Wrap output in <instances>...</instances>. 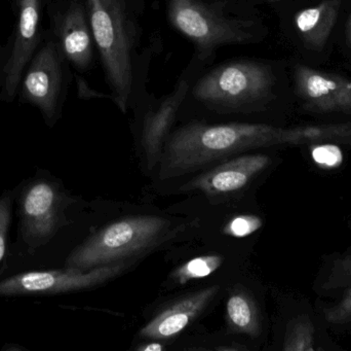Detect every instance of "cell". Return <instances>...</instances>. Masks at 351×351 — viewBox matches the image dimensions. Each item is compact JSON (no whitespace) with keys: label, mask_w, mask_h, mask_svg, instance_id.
Masks as SVG:
<instances>
[{"label":"cell","mask_w":351,"mask_h":351,"mask_svg":"<svg viewBox=\"0 0 351 351\" xmlns=\"http://www.w3.org/2000/svg\"><path fill=\"white\" fill-rule=\"evenodd\" d=\"M280 131L265 124L185 126L167 138L160 179L182 177L245 150L280 146Z\"/></svg>","instance_id":"6da1fadb"},{"label":"cell","mask_w":351,"mask_h":351,"mask_svg":"<svg viewBox=\"0 0 351 351\" xmlns=\"http://www.w3.org/2000/svg\"><path fill=\"white\" fill-rule=\"evenodd\" d=\"M175 234L172 222L162 216H136L115 220L76 247L66 262V269L86 272L121 263L150 251Z\"/></svg>","instance_id":"7a4b0ae2"},{"label":"cell","mask_w":351,"mask_h":351,"mask_svg":"<svg viewBox=\"0 0 351 351\" xmlns=\"http://www.w3.org/2000/svg\"><path fill=\"white\" fill-rule=\"evenodd\" d=\"M90 27L113 100L125 113L133 86V27L125 0H86Z\"/></svg>","instance_id":"3957f363"},{"label":"cell","mask_w":351,"mask_h":351,"mask_svg":"<svg viewBox=\"0 0 351 351\" xmlns=\"http://www.w3.org/2000/svg\"><path fill=\"white\" fill-rule=\"evenodd\" d=\"M274 84L271 69L257 62H234L206 74L196 84L198 100L220 106H247L270 96Z\"/></svg>","instance_id":"277c9868"},{"label":"cell","mask_w":351,"mask_h":351,"mask_svg":"<svg viewBox=\"0 0 351 351\" xmlns=\"http://www.w3.org/2000/svg\"><path fill=\"white\" fill-rule=\"evenodd\" d=\"M169 19L178 31L202 51L247 43L253 39L251 22L225 18L200 0H170Z\"/></svg>","instance_id":"5b68a950"},{"label":"cell","mask_w":351,"mask_h":351,"mask_svg":"<svg viewBox=\"0 0 351 351\" xmlns=\"http://www.w3.org/2000/svg\"><path fill=\"white\" fill-rule=\"evenodd\" d=\"M65 194L55 181L37 179L20 198L21 231L29 251L47 245L65 224Z\"/></svg>","instance_id":"8992f818"},{"label":"cell","mask_w":351,"mask_h":351,"mask_svg":"<svg viewBox=\"0 0 351 351\" xmlns=\"http://www.w3.org/2000/svg\"><path fill=\"white\" fill-rule=\"evenodd\" d=\"M125 262L101 266L86 272L74 270L21 273L0 282V297L47 296L88 290L119 275Z\"/></svg>","instance_id":"52a82bcc"},{"label":"cell","mask_w":351,"mask_h":351,"mask_svg":"<svg viewBox=\"0 0 351 351\" xmlns=\"http://www.w3.org/2000/svg\"><path fill=\"white\" fill-rule=\"evenodd\" d=\"M271 163L266 155H243L221 163L194 177L183 185V191H196L208 197L233 195L249 187Z\"/></svg>","instance_id":"ba28073f"},{"label":"cell","mask_w":351,"mask_h":351,"mask_svg":"<svg viewBox=\"0 0 351 351\" xmlns=\"http://www.w3.org/2000/svg\"><path fill=\"white\" fill-rule=\"evenodd\" d=\"M295 90L305 107L315 113L351 115V80L306 65L294 69Z\"/></svg>","instance_id":"9c48e42d"},{"label":"cell","mask_w":351,"mask_h":351,"mask_svg":"<svg viewBox=\"0 0 351 351\" xmlns=\"http://www.w3.org/2000/svg\"><path fill=\"white\" fill-rule=\"evenodd\" d=\"M220 290L216 284L181 297L148 321L140 331V337L156 341L176 337L208 308Z\"/></svg>","instance_id":"30bf717a"},{"label":"cell","mask_w":351,"mask_h":351,"mask_svg":"<svg viewBox=\"0 0 351 351\" xmlns=\"http://www.w3.org/2000/svg\"><path fill=\"white\" fill-rule=\"evenodd\" d=\"M61 82L57 49L53 43H47L37 54L24 82L25 97L41 109L47 121L55 117Z\"/></svg>","instance_id":"8fae6325"},{"label":"cell","mask_w":351,"mask_h":351,"mask_svg":"<svg viewBox=\"0 0 351 351\" xmlns=\"http://www.w3.org/2000/svg\"><path fill=\"white\" fill-rule=\"evenodd\" d=\"M40 0H20V19L10 61L4 69V93L14 96L23 69L34 52L38 36Z\"/></svg>","instance_id":"7c38bea8"},{"label":"cell","mask_w":351,"mask_h":351,"mask_svg":"<svg viewBox=\"0 0 351 351\" xmlns=\"http://www.w3.org/2000/svg\"><path fill=\"white\" fill-rule=\"evenodd\" d=\"M187 91V82L181 80L174 92L160 103L156 111H150L146 115L142 144L150 169H154L160 162L169 131L174 123L176 113L179 111Z\"/></svg>","instance_id":"4fadbf2b"},{"label":"cell","mask_w":351,"mask_h":351,"mask_svg":"<svg viewBox=\"0 0 351 351\" xmlns=\"http://www.w3.org/2000/svg\"><path fill=\"white\" fill-rule=\"evenodd\" d=\"M341 0H323L304 8L295 16V25L308 49L319 51L325 47L337 22Z\"/></svg>","instance_id":"5bb4252c"},{"label":"cell","mask_w":351,"mask_h":351,"mask_svg":"<svg viewBox=\"0 0 351 351\" xmlns=\"http://www.w3.org/2000/svg\"><path fill=\"white\" fill-rule=\"evenodd\" d=\"M62 47L68 59L80 69L88 67L93 58L92 33L84 8L72 4L62 24Z\"/></svg>","instance_id":"9a60e30c"},{"label":"cell","mask_w":351,"mask_h":351,"mask_svg":"<svg viewBox=\"0 0 351 351\" xmlns=\"http://www.w3.org/2000/svg\"><path fill=\"white\" fill-rule=\"evenodd\" d=\"M229 326L237 333L257 337L261 332L259 311L254 299L243 290H234L226 302Z\"/></svg>","instance_id":"2e32d148"},{"label":"cell","mask_w":351,"mask_h":351,"mask_svg":"<svg viewBox=\"0 0 351 351\" xmlns=\"http://www.w3.org/2000/svg\"><path fill=\"white\" fill-rule=\"evenodd\" d=\"M351 140V123L329 124V125L301 126L282 129L280 135V144L302 146L324 141Z\"/></svg>","instance_id":"e0dca14e"},{"label":"cell","mask_w":351,"mask_h":351,"mask_svg":"<svg viewBox=\"0 0 351 351\" xmlns=\"http://www.w3.org/2000/svg\"><path fill=\"white\" fill-rule=\"evenodd\" d=\"M317 348L315 341V328L311 319L305 315L293 319L289 325L288 331L285 336V351H315Z\"/></svg>","instance_id":"ac0fdd59"},{"label":"cell","mask_w":351,"mask_h":351,"mask_svg":"<svg viewBox=\"0 0 351 351\" xmlns=\"http://www.w3.org/2000/svg\"><path fill=\"white\" fill-rule=\"evenodd\" d=\"M222 258L215 255L194 258L177 268L171 278L177 284H185L191 280H200L216 271L222 265Z\"/></svg>","instance_id":"d6986e66"},{"label":"cell","mask_w":351,"mask_h":351,"mask_svg":"<svg viewBox=\"0 0 351 351\" xmlns=\"http://www.w3.org/2000/svg\"><path fill=\"white\" fill-rule=\"evenodd\" d=\"M322 286L327 291L351 286V253L340 256L332 262Z\"/></svg>","instance_id":"ffe728a7"},{"label":"cell","mask_w":351,"mask_h":351,"mask_svg":"<svg viewBox=\"0 0 351 351\" xmlns=\"http://www.w3.org/2000/svg\"><path fill=\"white\" fill-rule=\"evenodd\" d=\"M324 317L328 323L334 326H346L351 324V286L346 288L337 302L324 310Z\"/></svg>","instance_id":"44dd1931"},{"label":"cell","mask_w":351,"mask_h":351,"mask_svg":"<svg viewBox=\"0 0 351 351\" xmlns=\"http://www.w3.org/2000/svg\"><path fill=\"white\" fill-rule=\"evenodd\" d=\"M10 214H12L10 195L0 196V271L5 265Z\"/></svg>","instance_id":"7402d4cb"},{"label":"cell","mask_w":351,"mask_h":351,"mask_svg":"<svg viewBox=\"0 0 351 351\" xmlns=\"http://www.w3.org/2000/svg\"><path fill=\"white\" fill-rule=\"evenodd\" d=\"M261 226V218L254 216H241L228 223L225 232L235 237L249 236Z\"/></svg>","instance_id":"603a6c76"},{"label":"cell","mask_w":351,"mask_h":351,"mask_svg":"<svg viewBox=\"0 0 351 351\" xmlns=\"http://www.w3.org/2000/svg\"><path fill=\"white\" fill-rule=\"evenodd\" d=\"M165 346L158 342H152V343L146 344V346H140L138 350L140 351H162Z\"/></svg>","instance_id":"cb8c5ba5"},{"label":"cell","mask_w":351,"mask_h":351,"mask_svg":"<svg viewBox=\"0 0 351 351\" xmlns=\"http://www.w3.org/2000/svg\"><path fill=\"white\" fill-rule=\"evenodd\" d=\"M78 86H80V91H86V94H84V97H104L105 95H101L99 94V93H95L93 92L92 90H90V89L88 88V86H86V82H82V80H80V84H78Z\"/></svg>","instance_id":"d4e9b609"},{"label":"cell","mask_w":351,"mask_h":351,"mask_svg":"<svg viewBox=\"0 0 351 351\" xmlns=\"http://www.w3.org/2000/svg\"><path fill=\"white\" fill-rule=\"evenodd\" d=\"M346 34H348V45L351 47V12L348 18V27H346Z\"/></svg>","instance_id":"484cf974"},{"label":"cell","mask_w":351,"mask_h":351,"mask_svg":"<svg viewBox=\"0 0 351 351\" xmlns=\"http://www.w3.org/2000/svg\"><path fill=\"white\" fill-rule=\"evenodd\" d=\"M269 1L278 2V1H280V0H269Z\"/></svg>","instance_id":"4316f807"}]
</instances>
